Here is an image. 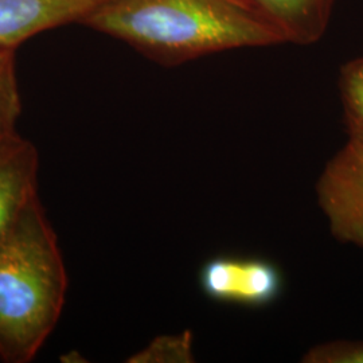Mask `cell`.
<instances>
[{
	"label": "cell",
	"instance_id": "6da1fadb",
	"mask_svg": "<svg viewBox=\"0 0 363 363\" xmlns=\"http://www.w3.org/2000/svg\"><path fill=\"white\" fill-rule=\"evenodd\" d=\"M81 23L167 66L284 43L249 0H108Z\"/></svg>",
	"mask_w": 363,
	"mask_h": 363
},
{
	"label": "cell",
	"instance_id": "7a4b0ae2",
	"mask_svg": "<svg viewBox=\"0 0 363 363\" xmlns=\"http://www.w3.org/2000/svg\"><path fill=\"white\" fill-rule=\"evenodd\" d=\"M67 274L39 196L0 241V359L31 362L58 323Z\"/></svg>",
	"mask_w": 363,
	"mask_h": 363
},
{
	"label": "cell",
	"instance_id": "3957f363",
	"mask_svg": "<svg viewBox=\"0 0 363 363\" xmlns=\"http://www.w3.org/2000/svg\"><path fill=\"white\" fill-rule=\"evenodd\" d=\"M316 190L334 237L363 247V139L349 136L327 163Z\"/></svg>",
	"mask_w": 363,
	"mask_h": 363
},
{
	"label": "cell",
	"instance_id": "277c9868",
	"mask_svg": "<svg viewBox=\"0 0 363 363\" xmlns=\"http://www.w3.org/2000/svg\"><path fill=\"white\" fill-rule=\"evenodd\" d=\"M199 286L216 301L259 308L279 298L284 280L269 259L218 256L201 268Z\"/></svg>",
	"mask_w": 363,
	"mask_h": 363
},
{
	"label": "cell",
	"instance_id": "5b68a950",
	"mask_svg": "<svg viewBox=\"0 0 363 363\" xmlns=\"http://www.w3.org/2000/svg\"><path fill=\"white\" fill-rule=\"evenodd\" d=\"M39 155L16 130L0 140V241L38 195Z\"/></svg>",
	"mask_w": 363,
	"mask_h": 363
},
{
	"label": "cell",
	"instance_id": "8992f818",
	"mask_svg": "<svg viewBox=\"0 0 363 363\" xmlns=\"http://www.w3.org/2000/svg\"><path fill=\"white\" fill-rule=\"evenodd\" d=\"M108 0H0V49H16L39 33L81 23Z\"/></svg>",
	"mask_w": 363,
	"mask_h": 363
},
{
	"label": "cell",
	"instance_id": "52a82bcc",
	"mask_svg": "<svg viewBox=\"0 0 363 363\" xmlns=\"http://www.w3.org/2000/svg\"><path fill=\"white\" fill-rule=\"evenodd\" d=\"M284 43L312 45L325 35L335 0H249Z\"/></svg>",
	"mask_w": 363,
	"mask_h": 363
},
{
	"label": "cell",
	"instance_id": "ba28073f",
	"mask_svg": "<svg viewBox=\"0 0 363 363\" xmlns=\"http://www.w3.org/2000/svg\"><path fill=\"white\" fill-rule=\"evenodd\" d=\"M339 89L349 136L363 139V57L340 69Z\"/></svg>",
	"mask_w": 363,
	"mask_h": 363
},
{
	"label": "cell",
	"instance_id": "9c48e42d",
	"mask_svg": "<svg viewBox=\"0 0 363 363\" xmlns=\"http://www.w3.org/2000/svg\"><path fill=\"white\" fill-rule=\"evenodd\" d=\"M15 50L0 49V130H15V124L22 113Z\"/></svg>",
	"mask_w": 363,
	"mask_h": 363
},
{
	"label": "cell",
	"instance_id": "30bf717a",
	"mask_svg": "<svg viewBox=\"0 0 363 363\" xmlns=\"http://www.w3.org/2000/svg\"><path fill=\"white\" fill-rule=\"evenodd\" d=\"M191 335L189 333L175 337H157L142 351L130 357L128 362H191Z\"/></svg>",
	"mask_w": 363,
	"mask_h": 363
},
{
	"label": "cell",
	"instance_id": "8fae6325",
	"mask_svg": "<svg viewBox=\"0 0 363 363\" xmlns=\"http://www.w3.org/2000/svg\"><path fill=\"white\" fill-rule=\"evenodd\" d=\"M310 363H363V342H333L313 347L304 357Z\"/></svg>",
	"mask_w": 363,
	"mask_h": 363
},
{
	"label": "cell",
	"instance_id": "7c38bea8",
	"mask_svg": "<svg viewBox=\"0 0 363 363\" xmlns=\"http://www.w3.org/2000/svg\"><path fill=\"white\" fill-rule=\"evenodd\" d=\"M11 130H0V140H1V139H3L9 132H11Z\"/></svg>",
	"mask_w": 363,
	"mask_h": 363
}]
</instances>
